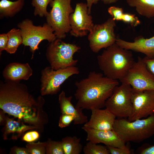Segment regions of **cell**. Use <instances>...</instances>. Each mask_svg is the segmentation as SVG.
<instances>
[{
  "instance_id": "obj_15",
  "label": "cell",
  "mask_w": 154,
  "mask_h": 154,
  "mask_svg": "<svg viewBox=\"0 0 154 154\" xmlns=\"http://www.w3.org/2000/svg\"><path fill=\"white\" fill-rule=\"evenodd\" d=\"M90 120L84 124V126L100 130H113L116 117L108 109H94L91 110Z\"/></svg>"
},
{
  "instance_id": "obj_18",
  "label": "cell",
  "mask_w": 154,
  "mask_h": 154,
  "mask_svg": "<svg viewBox=\"0 0 154 154\" xmlns=\"http://www.w3.org/2000/svg\"><path fill=\"white\" fill-rule=\"evenodd\" d=\"M3 129L4 139H17L23 136L26 131L35 129H38L35 126L27 124L18 119L7 117Z\"/></svg>"
},
{
  "instance_id": "obj_1",
  "label": "cell",
  "mask_w": 154,
  "mask_h": 154,
  "mask_svg": "<svg viewBox=\"0 0 154 154\" xmlns=\"http://www.w3.org/2000/svg\"><path fill=\"white\" fill-rule=\"evenodd\" d=\"M0 85V108L6 114L26 124L42 128L48 121L42 109L45 100L41 96L35 98L27 86L19 81L6 80Z\"/></svg>"
},
{
  "instance_id": "obj_21",
  "label": "cell",
  "mask_w": 154,
  "mask_h": 154,
  "mask_svg": "<svg viewBox=\"0 0 154 154\" xmlns=\"http://www.w3.org/2000/svg\"><path fill=\"white\" fill-rule=\"evenodd\" d=\"M25 0H17L12 1L9 0L0 1V17H12L23 8Z\"/></svg>"
},
{
  "instance_id": "obj_24",
  "label": "cell",
  "mask_w": 154,
  "mask_h": 154,
  "mask_svg": "<svg viewBox=\"0 0 154 154\" xmlns=\"http://www.w3.org/2000/svg\"><path fill=\"white\" fill-rule=\"evenodd\" d=\"M53 0H32L31 5L35 7L34 14L35 16L46 17L49 12L47 11L48 5Z\"/></svg>"
},
{
  "instance_id": "obj_30",
  "label": "cell",
  "mask_w": 154,
  "mask_h": 154,
  "mask_svg": "<svg viewBox=\"0 0 154 154\" xmlns=\"http://www.w3.org/2000/svg\"><path fill=\"white\" fill-rule=\"evenodd\" d=\"M74 119V117L72 115L62 114L60 117L58 126L61 128L68 127Z\"/></svg>"
},
{
  "instance_id": "obj_29",
  "label": "cell",
  "mask_w": 154,
  "mask_h": 154,
  "mask_svg": "<svg viewBox=\"0 0 154 154\" xmlns=\"http://www.w3.org/2000/svg\"><path fill=\"white\" fill-rule=\"evenodd\" d=\"M108 13L111 15L112 19L115 21H121L122 16L124 13L121 8L112 6L108 9Z\"/></svg>"
},
{
  "instance_id": "obj_12",
  "label": "cell",
  "mask_w": 154,
  "mask_h": 154,
  "mask_svg": "<svg viewBox=\"0 0 154 154\" xmlns=\"http://www.w3.org/2000/svg\"><path fill=\"white\" fill-rule=\"evenodd\" d=\"M131 101L132 113L127 118L130 121L146 118L154 114V90L138 91L132 88Z\"/></svg>"
},
{
  "instance_id": "obj_17",
  "label": "cell",
  "mask_w": 154,
  "mask_h": 154,
  "mask_svg": "<svg viewBox=\"0 0 154 154\" xmlns=\"http://www.w3.org/2000/svg\"><path fill=\"white\" fill-rule=\"evenodd\" d=\"M33 70L28 63H10L4 69L3 75L6 80L19 81L28 80L32 75Z\"/></svg>"
},
{
  "instance_id": "obj_7",
  "label": "cell",
  "mask_w": 154,
  "mask_h": 154,
  "mask_svg": "<svg viewBox=\"0 0 154 154\" xmlns=\"http://www.w3.org/2000/svg\"><path fill=\"white\" fill-rule=\"evenodd\" d=\"M71 0H53L49 4L52 9L46 17V23L53 29L57 38H65L70 32L69 17L74 10Z\"/></svg>"
},
{
  "instance_id": "obj_22",
  "label": "cell",
  "mask_w": 154,
  "mask_h": 154,
  "mask_svg": "<svg viewBox=\"0 0 154 154\" xmlns=\"http://www.w3.org/2000/svg\"><path fill=\"white\" fill-rule=\"evenodd\" d=\"M61 141L64 154H80L83 150L80 139L76 136H66Z\"/></svg>"
},
{
  "instance_id": "obj_28",
  "label": "cell",
  "mask_w": 154,
  "mask_h": 154,
  "mask_svg": "<svg viewBox=\"0 0 154 154\" xmlns=\"http://www.w3.org/2000/svg\"><path fill=\"white\" fill-rule=\"evenodd\" d=\"M121 21L133 27H136L141 23L140 21L135 14L129 13H123Z\"/></svg>"
},
{
  "instance_id": "obj_36",
  "label": "cell",
  "mask_w": 154,
  "mask_h": 154,
  "mask_svg": "<svg viewBox=\"0 0 154 154\" xmlns=\"http://www.w3.org/2000/svg\"><path fill=\"white\" fill-rule=\"evenodd\" d=\"M141 154H154V145H149L141 151Z\"/></svg>"
},
{
  "instance_id": "obj_2",
  "label": "cell",
  "mask_w": 154,
  "mask_h": 154,
  "mask_svg": "<svg viewBox=\"0 0 154 154\" xmlns=\"http://www.w3.org/2000/svg\"><path fill=\"white\" fill-rule=\"evenodd\" d=\"M119 85L118 80L109 78L100 72H90L86 78L75 83L76 89L74 96L77 101L75 107L91 110L105 107L106 101Z\"/></svg>"
},
{
  "instance_id": "obj_4",
  "label": "cell",
  "mask_w": 154,
  "mask_h": 154,
  "mask_svg": "<svg viewBox=\"0 0 154 154\" xmlns=\"http://www.w3.org/2000/svg\"><path fill=\"white\" fill-rule=\"evenodd\" d=\"M113 130L125 143H139L154 135V114L145 119L130 121L116 119Z\"/></svg>"
},
{
  "instance_id": "obj_20",
  "label": "cell",
  "mask_w": 154,
  "mask_h": 154,
  "mask_svg": "<svg viewBox=\"0 0 154 154\" xmlns=\"http://www.w3.org/2000/svg\"><path fill=\"white\" fill-rule=\"evenodd\" d=\"M128 5L135 7L137 13L148 18L154 17V0H126Z\"/></svg>"
},
{
  "instance_id": "obj_14",
  "label": "cell",
  "mask_w": 154,
  "mask_h": 154,
  "mask_svg": "<svg viewBox=\"0 0 154 154\" xmlns=\"http://www.w3.org/2000/svg\"><path fill=\"white\" fill-rule=\"evenodd\" d=\"M82 129L86 133V141H88L116 147H124L126 146L125 142L113 130H97L84 126Z\"/></svg>"
},
{
  "instance_id": "obj_23",
  "label": "cell",
  "mask_w": 154,
  "mask_h": 154,
  "mask_svg": "<svg viewBox=\"0 0 154 154\" xmlns=\"http://www.w3.org/2000/svg\"><path fill=\"white\" fill-rule=\"evenodd\" d=\"M8 42L5 50L10 54L15 52L19 46L23 44V38L19 29L13 28L7 33Z\"/></svg>"
},
{
  "instance_id": "obj_6",
  "label": "cell",
  "mask_w": 154,
  "mask_h": 154,
  "mask_svg": "<svg viewBox=\"0 0 154 154\" xmlns=\"http://www.w3.org/2000/svg\"><path fill=\"white\" fill-rule=\"evenodd\" d=\"M17 27L21 31L23 44L30 47L32 58L36 50L38 49V45L41 41L46 40L50 43L57 38L53 29L47 23L42 26H37L31 20L26 19L19 23Z\"/></svg>"
},
{
  "instance_id": "obj_35",
  "label": "cell",
  "mask_w": 154,
  "mask_h": 154,
  "mask_svg": "<svg viewBox=\"0 0 154 154\" xmlns=\"http://www.w3.org/2000/svg\"><path fill=\"white\" fill-rule=\"evenodd\" d=\"M10 154H30L26 147L23 148L15 146L11 149Z\"/></svg>"
},
{
  "instance_id": "obj_27",
  "label": "cell",
  "mask_w": 154,
  "mask_h": 154,
  "mask_svg": "<svg viewBox=\"0 0 154 154\" xmlns=\"http://www.w3.org/2000/svg\"><path fill=\"white\" fill-rule=\"evenodd\" d=\"M46 142H32L27 144L26 147L30 154H44L46 153Z\"/></svg>"
},
{
  "instance_id": "obj_33",
  "label": "cell",
  "mask_w": 154,
  "mask_h": 154,
  "mask_svg": "<svg viewBox=\"0 0 154 154\" xmlns=\"http://www.w3.org/2000/svg\"><path fill=\"white\" fill-rule=\"evenodd\" d=\"M142 59L149 70L154 75V56L152 58L145 56Z\"/></svg>"
},
{
  "instance_id": "obj_13",
  "label": "cell",
  "mask_w": 154,
  "mask_h": 154,
  "mask_svg": "<svg viewBox=\"0 0 154 154\" xmlns=\"http://www.w3.org/2000/svg\"><path fill=\"white\" fill-rule=\"evenodd\" d=\"M70 33L76 37L86 36L94 24L92 17L89 13L87 4L79 3L76 5L74 12L69 17Z\"/></svg>"
},
{
  "instance_id": "obj_26",
  "label": "cell",
  "mask_w": 154,
  "mask_h": 154,
  "mask_svg": "<svg viewBox=\"0 0 154 154\" xmlns=\"http://www.w3.org/2000/svg\"><path fill=\"white\" fill-rule=\"evenodd\" d=\"M46 149L47 154H64L61 141L48 139L46 141Z\"/></svg>"
},
{
  "instance_id": "obj_37",
  "label": "cell",
  "mask_w": 154,
  "mask_h": 154,
  "mask_svg": "<svg viewBox=\"0 0 154 154\" xmlns=\"http://www.w3.org/2000/svg\"><path fill=\"white\" fill-rule=\"evenodd\" d=\"M100 0H86L87 5L88 7L89 13L91 14L92 7L93 4L98 3Z\"/></svg>"
},
{
  "instance_id": "obj_16",
  "label": "cell",
  "mask_w": 154,
  "mask_h": 154,
  "mask_svg": "<svg viewBox=\"0 0 154 154\" xmlns=\"http://www.w3.org/2000/svg\"><path fill=\"white\" fill-rule=\"evenodd\" d=\"M116 43L124 49L142 53L147 57L154 56V36L149 38L139 36L135 38L133 42L117 38Z\"/></svg>"
},
{
  "instance_id": "obj_39",
  "label": "cell",
  "mask_w": 154,
  "mask_h": 154,
  "mask_svg": "<svg viewBox=\"0 0 154 154\" xmlns=\"http://www.w3.org/2000/svg\"><path fill=\"white\" fill-rule=\"evenodd\" d=\"M118 0H102L104 3L106 4H109L116 3Z\"/></svg>"
},
{
  "instance_id": "obj_38",
  "label": "cell",
  "mask_w": 154,
  "mask_h": 154,
  "mask_svg": "<svg viewBox=\"0 0 154 154\" xmlns=\"http://www.w3.org/2000/svg\"><path fill=\"white\" fill-rule=\"evenodd\" d=\"M5 113L3 110H1L0 111V124H5L7 117L6 116Z\"/></svg>"
},
{
  "instance_id": "obj_5",
  "label": "cell",
  "mask_w": 154,
  "mask_h": 154,
  "mask_svg": "<svg viewBox=\"0 0 154 154\" xmlns=\"http://www.w3.org/2000/svg\"><path fill=\"white\" fill-rule=\"evenodd\" d=\"M77 45L65 42L57 38L50 43L46 49V59L50 66L56 70L75 66L78 60L73 58L74 54L80 51Z\"/></svg>"
},
{
  "instance_id": "obj_32",
  "label": "cell",
  "mask_w": 154,
  "mask_h": 154,
  "mask_svg": "<svg viewBox=\"0 0 154 154\" xmlns=\"http://www.w3.org/2000/svg\"><path fill=\"white\" fill-rule=\"evenodd\" d=\"M110 154H130L131 151L127 146L124 147H116L112 146H106Z\"/></svg>"
},
{
  "instance_id": "obj_25",
  "label": "cell",
  "mask_w": 154,
  "mask_h": 154,
  "mask_svg": "<svg viewBox=\"0 0 154 154\" xmlns=\"http://www.w3.org/2000/svg\"><path fill=\"white\" fill-rule=\"evenodd\" d=\"M83 151L84 154H110L106 146L88 141L83 148Z\"/></svg>"
},
{
  "instance_id": "obj_9",
  "label": "cell",
  "mask_w": 154,
  "mask_h": 154,
  "mask_svg": "<svg viewBox=\"0 0 154 154\" xmlns=\"http://www.w3.org/2000/svg\"><path fill=\"white\" fill-rule=\"evenodd\" d=\"M78 68L76 66L55 70L50 66L43 69L41 72L40 92L42 96L57 94L61 85L71 76L78 74Z\"/></svg>"
},
{
  "instance_id": "obj_11",
  "label": "cell",
  "mask_w": 154,
  "mask_h": 154,
  "mask_svg": "<svg viewBox=\"0 0 154 154\" xmlns=\"http://www.w3.org/2000/svg\"><path fill=\"white\" fill-rule=\"evenodd\" d=\"M120 82L130 85L136 90H154V75L139 56Z\"/></svg>"
},
{
  "instance_id": "obj_3",
  "label": "cell",
  "mask_w": 154,
  "mask_h": 154,
  "mask_svg": "<svg viewBox=\"0 0 154 154\" xmlns=\"http://www.w3.org/2000/svg\"><path fill=\"white\" fill-rule=\"evenodd\" d=\"M99 68L104 75L120 81L125 76L135 61L132 52L116 43L106 48L97 56Z\"/></svg>"
},
{
  "instance_id": "obj_34",
  "label": "cell",
  "mask_w": 154,
  "mask_h": 154,
  "mask_svg": "<svg viewBox=\"0 0 154 154\" xmlns=\"http://www.w3.org/2000/svg\"><path fill=\"white\" fill-rule=\"evenodd\" d=\"M8 38L7 33H3L0 35V52L5 50L7 47Z\"/></svg>"
},
{
  "instance_id": "obj_19",
  "label": "cell",
  "mask_w": 154,
  "mask_h": 154,
  "mask_svg": "<svg viewBox=\"0 0 154 154\" xmlns=\"http://www.w3.org/2000/svg\"><path fill=\"white\" fill-rule=\"evenodd\" d=\"M72 96L67 97L65 92L62 91L58 96V102L62 114L73 116L74 125L85 123L88 121V117L83 113L82 109L75 107L71 103Z\"/></svg>"
},
{
  "instance_id": "obj_31",
  "label": "cell",
  "mask_w": 154,
  "mask_h": 154,
  "mask_svg": "<svg viewBox=\"0 0 154 154\" xmlns=\"http://www.w3.org/2000/svg\"><path fill=\"white\" fill-rule=\"evenodd\" d=\"M40 134L36 131H29L24 134L22 137V140L29 143L33 142L39 138Z\"/></svg>"
},
{
  "instance_id": "obj_8",
  "label": "cell",
  "mask_w": 154,
  "mask_h": 154,
  "mask_svg": "<svg viewBox=\"0 0 154 154\" xmlns=\"http://www.w3.org/2000/svg\"><path fill=\"white\" fill-rule=\"evenodd\" d=\"M132 88L126 83L121 82L116 86L106 101L105 107L118 118H128L132 113Z\"/></svg>"
},
{
  "instance_id": "obj_10",
  "label": "cell",
  "mask_w": 154,
  "mask_h": 154,
  "mask_svg": "<svg viewBox=\"0 0 154 154\" xmlns=\"http://www.w3.org/2000/svg\"><path fill=\"white\" fill-rule=\"evenodd\" d=\"M116 26L115 21L112 18L103 23L94 25L88 37L90 47L93 52L98 53L102 49L116 43L117 38L114 33Z\"/></svg>"
}]
</instances>
